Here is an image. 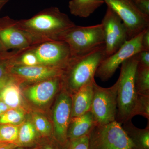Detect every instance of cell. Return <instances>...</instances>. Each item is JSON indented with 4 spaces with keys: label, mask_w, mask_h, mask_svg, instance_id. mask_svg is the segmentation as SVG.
<instances>
[{
    "label": "cell",
    "mask_w": 149,
    "mask_h": 149,
    "mask_svg": "<svg viewBox=\"0 0 149 149\" xmlns=\"http://www.w3.org/2000/svg\"><path fill=\"white\" fill-rule=\"evenodd\" d=\"M17 24L30 37L33 45L54 40L59 34L75 24L55 7L45 9L31 18L17 20Z\"/></svg>",
    "instance_id": "1"
},
{
    "label": "cell",
    "mask_w": 149,
    "mask_h": 149,
    "mask_svg": "<svg viewBox=\"0 0 149 149\" xmlns=\"http://www.w3.org/2000/svg\"><path fill=\"white\" fill-rule=\"evenodd\" d=\"M104 58V45L83 55L71 57L60 76L62 89L72 95L93 81L97 68Z\"/></svg>",
    "instance_id": "2"
},
{
    "label": "cell",
    "mask_w": 149,
    "mask_h": 149,
    "mask_svg": "<svg viewBox=\"0 0 149 149\" xmlns=\"http://www.w3.org/2000/svg\"><path fill=\"white\" fill-rule=\"evenodd\" d=\"M137 54L121 64L120 75L117 80V111L116 121L120 124L131 120L134 116L138 95L135 86L138 64Z\"/></svg>",
    "instance_id": "3"
},
{
    "label": "cell",
    "mask_w": 149,
    "mask_h": 149,
    "mask_svg": "<svg viewBox=\"0 0 149 149\" xmlns=\"http://www.w3.org/2000/svg\"><path fill=\"white\" fill-rule=\"evenodd\" d=\"M54 40L66 43L71 57L83 55L104 45L103 27L101 23L89 26L75 24L59 34Z\"/></svg>",
    "instance_id": "4"
},
{
    "label": "cell",
    "mask_w": 149,
    "mask_h": 149,
    "mask_svg": "<svg viewBox=\"0 0 149 149\" xmlns=\"http://www.w3.org/2000/svg\"><path fill=\"white\" fill-rule=\"evenodd\" d=\"M89 149H134L121 124L96 125L89 134Z\"/></svg>",
    "instance_id": "5"
},
{
    "label": "cell",
    "mask_w": 149,
    "mask_h": 149,
    "mask_svg": "<svg viewBox=\"0 0 149 149\" xmlns=\"http://www.w3.org/2000/svg\"><path fill=\"white\" fill-rule=\"evenodd\" d=\"M117 81L109 88L94 83V94L91 111L96 125H104L116 121L117 111Z\"/></svg>",
    "instance_id": "6"
},
{
    "label": "cell",
    "mask_w": 149,
    "mask_h": 149,
    "mask_svg": "<svg viewBox=\"0 0 149 149\" xmlns=\"http://www.w3.org/2000/svg\"><path fill=\"white\" fill-rule=\"evenodd\" d=\"M120 17L125 25L128 40L149 27V16L139 10L132 0H103Z\"/></svg>",
    "instance_id": "7"
},
{
    "label": "cell",
    "mask_w": 149,
    "mask_h": 149,
    "mask_svg": "<svg viewBox=\"0 0 149 149\" xmlns=\"http://www.w3.org/2000/svg\"><path fill=\"white\" fill-rule=\"evenodd\" d=\"M144 31L126 41L115 53L103 60L97 68L95 77L102 81H107L123 62L143 50L142 40Z\"/></svg>",
    "instance_id": "8"
},
{
    "label": "cell",
    "mask_w": 149,
    "mask_h": 149,
    "mask_svg": "<svg viewBox=\"0 0 149 149\" xmlns=\"http://www.w3.org/2000/svg\"><path fill=\"white\" fill-rule=\"evenodd\" d=\"M32 50L37 56L40 65L62 70L71 57L67 44L59 40L43 42L33 45Z\"/></svg>",
    "instance_id": "9"
},
{
    "label": "cell",
    "mask_w": 149,
    "mask_h": 149,
    "mask_svg": "<svg viewBox=\"0 0 149 149\" xmlns=\"http://www.w3.org/2000/svg\"><path fill=\"white\" fill-rule=\"evenodd\" d=\"M101 23L104 33L105 58L115 53L128 41V33L121 19L108 6Z\"/></svg>",
    "instance_id": "10"
},
{
    "label": "cell",
    "mask_w": 149,
    "mask_h": 149,
    "mask_svg": "<svg viewBox=\"0 0 149 149\" xmlns=\"http://www.w3.org/2000/svg\"><path fill=\"white\" fill-rule=\"evenodd\" d=\"M58 96L54 107V134L56 141L63 147L68 142L67 133L71 119L72 99L63 89Z\"/></svg>",
    "instance_id": "11"
},
{
    "label": "cell",
    "mask_w": 149,
    "mask_h": 149,
    "mask_svg": "<svg viewBox=\"0 0 149 149\" xmlns=\"http://www.w3.org/2000/svg\"><path fill=\"white\" fill-rule=\"evenodd\" d=\"M0 40L8 51L22 49L33 45L30 37L17 25V20L8 16L0 18Z\"/></svg>",
    "instance_id": "12"
},
{
    "label": "cell",
    "mask_w": 149,
    "mask_h": 149,
    "mask_svg": "<svg viewBox=\"0 0 149 149\" xmlns=\"http://www.w3.org/2000/svg\"><path fill=\"white\" fill-rule=\"evenodd\" d=\"M62 70L51 67L37 65L34 66L13 65L10 70L9 74L19 81L26 80L37 82L57 76H60Z\"/></svg>",
    "instance_id": "13"
},
{
    "label": "cell",
    "mask_w": 149,
    "mask_h": 149,
    "mask_svg": "<svg viewBox=\"0 0 149 149\" xmlns=\"http://www.w3.org/2000/svg\"><path fill=\"white\" fill-rule=\"evenodd\" d=\"M37 82L28 88L27 93L29 100L38 105H43L49 102L61 86L60 76Z\"/></svg>",
    "instance_id": "14"
},
{
    "label": "cell",
    "mask_w": 149,
    "mask_h": 149,
    "mask_svg": "<svg viewBox=\"0 0 149 149\" xmlns=\"http://www.w3.org/2000/svg\"><path fill=\"white\" fill-rule=\"evenodd\" d=\"M95 79L83 86L71 95L72 99L71 117L80 116L91 111L94 94Z\"/></svg>",
    "instance_id": "15"
},
{
    "label": "cell",
    "mask_w": 149,
    "mask_h": 149,
    "mask_svg": "<svg viewBox=\"0 0 149 149\" xmlns=\"http://www.w3.org/2000/svg\"><path fill=\"white\" fill-rule=\"evenodd\" d=\"M96 125L91 111L80 116L71 118L67 133L68 141H72L89 135Z\"/></svg>",
    "instance_id": "16"
},
{
    "label": "cell",
    "mask_w": 149,
    "mask_h": 149,
    "mask_svg": "<svg viewBox=\"0 0 149 149\" xmlns=\"http://www.w3.org/2000/svg\"><path fill=\"white\" fill-rule=\"evenodd\" d=\"M149 122L146 128L136 127L131 120L123 124V128L133 144L134 149H149Z\"/></svg>",
    "instance_id": "17"
},
{
    "label": "cell",
    "mask_w": 149,
    "mask_h": 149,
    "mask_svg": "<svg viewBox=\"0 0 149 149\" xmlns=\"http://www.w3.org/2000/svg\"><path fill=\"white\" fill-rule=\"evenodd\" d=\"M104 3L103 0H71L69 2L68 8L72 15L87 18Z\"/></svg>",
    "instance_id": "18"
},
{
    "label": "cell",
    "mask_w": 149,
    "mask_h": 149,
    "mask_svg": "<svg viewBox=\"0 0 149 149\" xmlns=\"http://www.w3.org/2000/svg\"><path fill=\"white\" fill-rule=\"evenodd\" d=\"M19 81L9 83L0 91V99L11 109L18 108L21 104L22 96Z\"/></svg>",
    "instance_id": "19"
},
{
    "label": "cell",
    "mask_w": 149,
    "mask_h": 149,
    "mask_svg": "<svg viewBox=\"0 0 149 149\" xmlns=\"http://www.w3.org/2000/svg\"><path fill=\"white\" fill-rule=\"evenodd\" d=\"M37 138V131L30 121L24 123L19 128L16 143L18 147H25L34 143Z\"/></svg>",
    "instance_id": "20"
},
{
    "label": "cell",
    "mask_w": 149,
    "mask_h": 149,
    "mask_svg": "<svg viewBox=\"0 0 149 149\" xmlns=\"http://www.w3.org/2000/svg\"><path fill=\"white\" fill-rule=\"evenodd\" d=\"M135 86L138 95L149 96V68L137 66Z\"/></svg>",
    "instance_id": "21"
},
{
    "label": "cell",
    "mask_w": 149,
    "mask_h": 149,
    "mask_svg": "<svg viewBox=\"0 0 149 149\" xmlns=\"http://www.w3.org/2000/svg\"><path fill=\"white\" fill-rule=\"evenodd\" d=\"M33 46L24 49L15 57L14 65L30 66L40 65L37 56L32 51Z\"/></svg>",
    "instance_id": "22"
},
{
    "label": "cell",
    "mask_w": 149,
    "mask_h": 149,
    "mask_svg": "<svg viewBox=\"0 0 149 149\" xmlns=\"http://www.w3.org/2000/svg\"><path fill=\"white\" fill-rule=\"evenodd\" d=\"M19 130V128L15 125H0V143H16L18 139Z\"/></svg>",
    "instance_id": "23"
},
{
    "label": "cell",
    "mask_w": 149,
    "mask_h": 149,
    "mask_svg": "<svg viewBox=\"0 0 149 149\" xmlns=\"http://www.w3.org/2000/svg\"><path fill=\"white\" fill-rule=\"evenodd\" d=\"M24 112L21 110L10 109L0 116V124L16 125L23 121Z\"/></svg>",
    "instance_id": "24"
},
{
    "label": "cell",
    "mask_w": 149,
    "mask_h": 149,
    "mask_svg": "<svg viewBox=\"0 0 149 149\" xmlns=\"http://www.w3.org/2000/svg\"><path fill=\"white\" fill-rule=\"evenodd\" d=\"M34 126L36 130L41 136L47 137L52 134V127L49 122L45 118L36 115L33 118Z\"/></svg>",
    "instance_id": "25"
},
{
    "label": "cell",
    "mask_w": 149,
    "mask_h": 149,
    "mask_svg": "<svg viewBox=\"0 0 149 149\" xmlns=\"http://www.w3.org/2000/svg\"><path fill=\"white\" fill-rule=\"evenodd\" d=\"M136 115L142 116L149 121V96L138 95L134 112V116Z\"/></svg>",
    "instance_id": "26"
},
{
    "label": "cell",
    "mask_w": 149,
    "mask_h": 149,
    "mask_svg": "<svg viewBox=\"0 0 149 149\" xmlns=\"http://www.w3.org/2000/svg\"><path fill=\"white\" fill-rule=\"evenodd\" d=\"M63 149H89V135L68 141Z\"/></svg>",
    "instance_id": "27"
},
{
    "label": "cell",
    "mask_w": 149,
    "mask_h": 149,
    "mask_svg": "<svg viewBox=\"0 0 149 149\" xmlns=\"http://www.w3.org/2000/svg\"><path fill=\"white\" fill-rule=\"evenodd\" d=\"M23 49L13 57L0 60V78L9 74L10 70L12 66L14 65L15 57L20 53Z\"/></svg>",
    "instance_id": "28"
},
{
    "label": "cell",
    "mask_w": 149,
    "mask_h": 149,
    "mask_svg": "<svg viewBox=\"0 0 149 149\" xmlns=\"http://www.w3.org/2000/svg\"><path fill=\"white\" fill-rule=\"evenodd\" d=\"M139 66L149 68V51L142 50L137 54Z\"/></svg>",
    "instance_id": "29"
},
{
    "label": "cell",
    "mask_w": 149,
    "mask_h": 149,
    "mask_svg": "<svg viewBox=\"0 0 149 149\" xmlns=\"http://www.w3.org/2000/svg\"><path fill=\"white\" fill-rule=\"evenodd\" d=\"M142 13L149 16V0H132Z\"/></svg>",
    "instance_id": "30"
},
{
    "label": "cell",
    "mask_w": 149,
    "mask_h": 149,
    "mask_svg": "<svg viewBox=\"0 0 149 149\" xmlns=\"http://www.w3.org/2000/svg\"><path fill=\"white\" fill-rule=\"evenodd\" d=\"M16 80L18 81L16 77L10 74H7L0 78V91L3 90L9 83Z\"/></svg>",
    "instance_id": "31"
},
{
    "label": "cell",
    "mask_w": 149,
    "mask_h": 149,
    "mask_svg": "<svg viewBox=\"0 0 149 149\" xmlns=\"http://www.w3.org/2000/svg\"><path fill=\"white\" fill-rule=\"evenodd\" d=\"M143 50L149 51V27L144 31L142 40Z\"/></svg>",
    "instance_id": "32"
},
{
    "label": "cell",
    "mask_w": 149,
    "mask_h": 149,
    "mask_svg": "<svg viewBox=\"0 0 149 149\" xmlns=\"http://www.w3.org/2000/svg\"><path fill=\"white\" fill-rule=\"evenodd\" d=\"M22 50V49L15 50L11 52L7 51L3 52L0 53V60L13 57L20 52Z\"/></svg>",
    "instance_id": "33"
},
{
    "label": "cell",
    "mask_w": 149,
    "mask_h": 149,
    "mask_svg": "<svg viewBox=\"0 0 149 149\" xmlns=\"http://www.w3.org/2000/svg\"><path fill=\"white\" fill-rule=\"evenodd\" d=\"M18 147L16 143H0V149H13L16 147Z\"/></svg>",
    "instance_id": "34"
},
{
    "label": "cell",
    "mask_w": 149,
    "mask_h": 149,
    "mask_svg": "<svg viewBox=\"0 0 149 149\" xmlns=\"http://www.w3.org/2000/svg\"><path fill=\"white\" fill-rule=\"evenodd\" d=\"M10 109L11 108L8 106L5 103L0 100V109L2 111L3 113Z\"/></svg>",
    "instance_id": "35"
},
{
    "label": "cell",
    "mask_w": 149,
    "mask_h": 149,
    "mask_svg": "<svg viewBox=\"0 0 149 149\" xmlns=\"http://www.w3.org/2000/svg\"><path fill=\"white\" fill-rule=\"evenodd\" d=\"M42 149H63V147H61L60 148H55L53 146L48 144V145H45Z\"/></svg>",
    "instance_id": "36"
},
{
    "label": "cell",
    "mask_w": 149,
    "mask_h": 149,
    "mask_svg": "<svg viewBox=\"0 0 149 149\" xmlns=\"http://www.w3.org/2000/svg\"><path fill=\"white\" fill-rule=\"evenodd\" d=\"M7 51H8L6 49L5 47L4 46L0 40V53L3 52H7Z\"/></svg>",
    "instance_id": "37"
},
{
    "label": "cell",
    "mask_w": 149,
    "mask_h": 149,
    "mask_svg": "<svg viewBox=\"0 0 149 149\" xmlns=\"http://www.w3.org/2000/svg\"><path fill=\"white\" fill-rule=\"evenodd\" d=\"M13 149H23L22 148H20V147H16V148H14Z\"/></svg>",
    "instance_id": "38"
},
{
    "label": "cell",
    "mask_w": 149,
    "mask_h": 149,
    "mask_svg": "<svg viewBox=\"0 0 149 149\" xmlns=\"http://www.w3.org/2000/svg\"><path fill=\"white\" fill-rule=\"evenodd\" d=\"M3 113L2 112V111H1V109H0V116H1Z\"/></svg>",
    "instance_id": "39"
},
{
    "label": "cell",
    "mask_w": 149,
    "mask_h": 149,
    "mask_svg": "<svg viewBox=\"0 0 149 149\" xmlns=\"http://www.w3.org/2000/svg\"><path fill=\"white\" fill-rule=\"evenodd\" d=\"M0 100H1V99H0Z\"/></svg>",
    "instance_id": "40"
},
{
    "label": "cell",
    "mask_w": 149,
    "mask_h": 149,
    "mask_svg": "<svg viewBox=\"0 0 149 149\" xmlns=\"http://www.w3.org/2000/svg\"></svg>",
    "instance_id": "41"
}]
</instances>
